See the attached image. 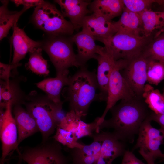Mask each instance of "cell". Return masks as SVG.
Returning a JSON list of instances; mask_svg holds the SVG:
<instances>
[{
	"instance_id": "obj_33",
	"label": "cell",
	"mask_w": 164,
	"mask_h": 164,
	"mask_svg": "<svg viewBox=\"0 0 164 164\" xmlns=\"http://www.w3.org/2000/svg\"><path fill=\"white\" fill-rule=\"evenodd\" d=\"M139 152L146 162L147 164H155V159L150 153L142 149H139Z\"/></svg>"
},
{
	"instance_id": "obj_14",
	"label": "cell",
	"mask_w": 164,
	"mask_h": 164,
	"mask_svg": "<svg viewBox=\"0 0 164 164\" xmlns=\"http://www.w3.org/2000/svg\"><path fill=\"white\" fill-rule=\"evenodd\" d=\"M97 53L96 60L98 63L96 74L98 86L99 101H106L109 79L116 61L105 46L98 45Z\"/></svg>"
},
{
	"instance_id": "obj_2",
	"label": "cell",
	"mask_w": 164,
	"mask_h": 164,
	"mask_svg": "<svg viewBox=\"0 0 164 164\" xmlns=\"http://www.w3.org/2000/svg\"><path fill=\"white\" fill-rule=\"evenodd\" d=\"M91 137L90 144L70 149L73 164H112L126 150V142L113 132L95 131Z\"/></svg>"
},
{
	"instance_id": "obj_25",
	"label": "cell",
	"mask_w": 164,
	"mask_h": 164,
	"mask_svg": "<svg viewBox=\"0 0 164 164\" xmlns=\"http://www.w3.org/2000/svg\"><path fill=\"white\" fill-rule=\"evenodd\" d=\"M115 22L118 31L142 35V22L139 14L130 11L124 7L120 19Z\"/></svg>"
},
{
	"instance_id": "obj_31",
	"label": "cell",
	"mask_w": 164,
	"mask_h": 164,
	"mask_svg": "<svg viewBox=\"0 0 164 164\" xmlns=\"http://www.w3.org/2000/svg\"><path fill=\"white\" fill-rule=\"evenodd\" d=\"M121 164H147L138 159L132 151L126 150L123 155Z\"/></svg>"
},
{
	"instance_id": "obj_29",
	"label": "cell",
	"mask_w": 164,
	"mask_h": 164,
	"mask_svg": "<svg viewBox=\"0 0 164 164\" xmlns=\"http://www.w3.org/2000/svg\"><path fill=\"white\" fill-rule=\"evenodd\" d=\"M148 59L147 82L151 85H158L164 79V63Z\"/></svg>"
},
{
	"instance_id": "obj_32",
	"label": "cell",
	"mask_w": 164,
	"mask_h": 164,
	"mask_svg": "<svg viewBox=\"0 0 164 164\" xmlns=\"http://www.w3.org/2000/svg\"><path fill=\"white\" fill-rule=\"evenodd\" d=\"M17 6L21 5L24 6L31 7H37L41 5L44 1L42 0H11Z\"/></svg>"
},
{
	"instance_id": "obj_4",
	"label": "cell",
	"mask_w": 164,
	"mask_h": 164,
	"mask_svg": "<svg viewBox=\"0 0 164 164\" xmlns=\"http://www.w3.org/2000/svg\"><path fill=\"white\" fill-rule=\"evenodd\" d=\"M63 102L56 103L47 96L35 91L26 95L23 104L35 119L42 136V142L46 141L56 129L57 125L66 116L62 110Z\"/></svg>"
},
{
	"instance_id": "obj_38",
	"label": "cell",
	"mask_w": 164,
	"mask_h": 164,
	"mask_svg": "<svg viewBox=\"0 0 164 164\" xmlns=\"http://www.w3.org/2000/svg\"><path fill=\"white\" fill-rule=\"evenodd\" d=\"M163 94L164 95V93H163Z\"/></svg>"
},
{
	"instance_id": "obj_37",
	"label": "cell",
	"mask_w": 164,
	"mask_h": 164,
	"mask_svg": "<svg viewBox=\"0 0 164 164\" xmlns=\"http://www.w3.org/2000/svg\"><path fill=\"white\" fill-rule=\"evenodd\" d=\"M162 4H164V0H163V3Z\"/></svg>"
},
{
	"instance_id": "obj_9",
	"label": "cell",
	"mask_w": 164,
	"mask_h": 164,
	"mask_svg": "<svg viewBox=\"0 0 164 164\" xmlns=\"http://www.w3.org/2000/svg\"><path fill=\"white\" fill-rule=\"evenodd\" d=\"M61 145L49 138L35 147L23 148L22 159L28 164H67L68 158L63 153Z\"/></svg>"
},
{
	"instance_id": "obj_24",
	"label": "cell",
	"mask_w": 164,
	"mask_h": 164,
	"mask_svg": "<svg viewBox=\"0 0 164 164\" xmlns=\"http://www.w3.org/2000/svg\"><path fill=\"white\" fill-rule=\"evenodd\" d=\"M0 7V40L7 37L10 29L13 27L21 16L30 7L24 6L19 11H11L8 8V0H1Z\"/></svg>"
},
{
	"instance_id": "obj_1",
	"label": "cell",
	"mask_w": 164,
	"mask_h": 164,
	"mask_svg": "<svg viewBox=\"0 0 164 164\" xmlns=\"http://www.w3.org/2000/svg\"><path fill=\"white\" fill-rule=\"evenodd\" d=\"M110 110L111 117L104 119L97 131L104 128L113 129L112 132L121 140L130 143L134 141L142 123L149 118L152 112L142 97L136 95L121 100Z\"/></svg>"
},
{
	"instance_id": "obj_8",
	"label": "cell",
	"mask_w": 164,
	"mask_h": 164,
	"mask_svg": "<svg viewBox=\"0 0 164 164\" xmlns=\"http://www.w3.org/2000/svg\"><path fill=\"white\" fill-rule=\"evenodd\" d=\"M71 36H47L41 41V47L54 66L56 75L69 70L70 67H82L74 52Z\"/></svg>"
},
{
	"instance_id": "obj_34",
	"label": "cell",
	"mask_w": 164,
	"mask_h": 164,
	"mask_svg": "<svg viewBox=\"0 0 164 164\" xmlns=\"http://www.w3.org/2000/svg\"><path fill=\"white\" fill-rule=\"evenodd\" d=\"M149 119L157 123L160 126L161 128L164 129V114H156L152 111L149 117Z\"/></svg>"
},
{
	"instance_id": "obj_21",
	"label": "cell",
	"mask_w": 164,
	"mask_h": 164,
	"mask_svg": "<svg viewBox=\"0 0 164 164\" xmlns=\"http://www.w3.org/2000/svg\"><path fill=\"white\" fill-rule=\"evenodd\" d=\"M139 14L142 22V36L151 37L155 32L154 38L164 32V11H154L148 9Z\"/></svg>"
},
{
	"instance_id": "obj_18",
	"label": "cell",
	"mask_w": 164,
	"mask_h": 164,
	"mask_svg": "<svg viewBox=\"0 0 164 164\" xmlns=\"http://www.w3.org/2000/svg\"><path fill=\"white\" fill-rule=\"evenodd\" d=\"M13 107V112L17 128L19 145L24 139L39 130L35 119L25 108L20 104Z\"/></svg>"
},
{
	"instance_id": "obj_36",
	"label": "cell",
	"mask_w": 164,
	"mask_h": 164,
	"mask_svg": "<svg viewBox=\"0 0 164 164\" xmlns=\"http://www.w3.org/2000/svg\"><path fill=\"white\" fill-rule=\"evenodd\" d=\"M158 157L162 158L164 159V154L161 153L157 156V158Z\"/></svg>"
},
{
	"instance_id": "obj_16",
	"label": "cell",
	"mask_w": 164,
	"mask_h": 164,
	"mask_svg": "<svg viewBox=\"0 0 164 164\" xmlns=\"http://www.w3.org/2000/svg\"><path fill=\"white\" fill-rule=\"evenodd\" d=\"M11 41L13 55L11 64L17 67L21 65L19 61L24 59L26 54L34 48L41 47V41H34L28 37L23 29L17 26V23L12 27Z\"/></svg>"
},
{
	"instance_id": "obj_6",
	"label": "cell",
	"mask_w": 164,
	"mask_h": 164,
	"mask_svg": "<svg viewBox=\"0 0 164 164\" xmlns=\"http://www.w3.org/2000/svg\"><path fill=\"white\" fill-rule=\"evenodd\" d=\"M82 117L78 112L70 110L57 125L53 138L70 149L81 148L84 144L78 142V140L85 136L91 137L97 129L95 120L87 123L82 120Z\"/></svg>"
},
{
	"instance_id": "obj_10",
	"label": "cell",
	"mask_w": 164,
	"mask_h": 164,
	"mask_svg": "<svg viewBox=\"0 0 164 164\" xmlns=\"http://www.w3.org/2000/svg\"><path fill=\"white\" fill-rule=\"evenodd\" d=\"M128 62V61L123 60L116 61L109 79L106 108L102 116L95 119L97 126L105 119L108 111L118 101L136 95L120 72Z\"/></svg>"
},
{
	"instance_id": "obj_35",
	"label": "cell",
	"mask_w": 164,
	"mask_h": 164,
	"mask_svg": "<svg viewBox=\"0 0 164 164\" xmlns=\"http://www.w3.org/2000/svg\"><path fill=\"white\" fill-rule=\"evenodd\" d=\"M22 160L21 155V153L18 154V161L16 164H22Z\"/></svg>"
},
{
	"instance_id": "obj_30",
	"label": "cell",
	"mask_w": 164,
	"mask_h": 164,
	"mask_svg": "<svg viewBox=\"0 0 164 164\" xmlns=\"http://www.w3.org/2000/svg\"><path fill=\"white\" fill-rule=\"evenodd\" d=\"M124 7L128 10L138 14L149 9L152 4L157 2L160 4L161 0H122Z\"/></svg>"
},
{
	"instance_id": "obj_20",
	"label": "cell",
	"mask_w": 164,
	"mask_h": 164,
	"mask_svg": "<svg viewBox=\"0 0 164 164\" xmlns=\"http://www.w3.org/2000/svg\"><path fill=\"white\" fill-rule=\"evenodd\" d=\"M10 77L5 80H0V106L1 109L5 110L9 102L11 103L12 107L18 104H23L26 99V95L21 89L19 81L16 79H11Z\"/></svg>"
},
{
	"instance_id": "obj_13",
	"label": "cell",
	"mask_w": 164,
	"mask_h": 164,
	"mask_svg": "<svg viewBox=\"0 0 164 164\" xmlns=\"http://www.w3.org/2000/svg\"><path fill=\"white\" fill-rule=\"evenodd\" d=\"M151 121L149 117L142 123L132 151L138 148L143 149L152 154L155 159L162 153L159 147L163 142L164 129L154 128L151 125Z\"/></svg>"
},
{
	"instance_id": "obj_22",
	"label": "cell",
	"mask_w": 164,
	"mask_h": 164,
	"mask_svg": "<svg viewBox=\"0 0 164 164\" xmlns=\"http://www.w3.org/2000/svg\"><path fill=\"white\" fill-rule=\"evenodd\" d=\"M69 70L54 78H48L36 84L38 88L46 94L48 98L53 102L58 103L61 101L60 95L63 88L67 85L70 77Z\"/></svg>"
},
{
	"instance_id": "obj_5",
	"label": "cell",
	"mask_w": 164,
	"mask_h": 164,
	"mask_svg": "<svg viewBox=\"0 0 164 164\" xmlns=\"http://www.w3.org/2000/svg\"><path fill=\"white\" fill-rule=\"evenodd\" d=\"M153 39L125 31L119 30L113 36L97 41L102 43L115 61H129L142 56Z\"/></svg>"
},
{
	"instance_id": "obj_7",
	"label": "cell",
	"mask_w": 164,
	"mask_h": 164,
	"mask_svg": "<svg viewBox=\"0 0 164 164\" xmlns=\"http://www.w3.org/2000/svg\"><path fill=\"white\" fill-rule=\"evenodd\" d=\"M31 20L47 36H71L75 30L55 5L47 1L35 7Z\"/></svg>"
},
{
	"instance_id": "obj_23",
	"label": "cell",
	"mask_w": 164,
	"mask_h": 164,
	"mask_svg": "<svg viewBox=\"0 0 164 164\" xmlns=\"http://www.w3.org/2000/svg\"><path fill=\"white\" fill-rule=\"evenodd\" d=\"M88 7L91 12L111 20L121 15L124 6L122 0H95L91 2Z\"/></svg>"
},
{
	"instance_id": "obj_15",
	"label": "cell",
	"mask_w": 164,
	"mask_h": 164,
	"mask_svg": "<svg viewBox=\"0 0 164 164\" xmlns=\"http://www.w3.org/2000/svg\"><path fill=\"white\" fill-rule=\"evenodd\" d=\"M82 28V30L92 36L95 40L111 36L118 31L115 22L94 13L85 17Z\"/></svg>"
},
{
	"instance_id": "obj_27",
	"label": "cell",
	"mask_w": 164,
	"mask_h": 164,
	"mask_svg": "<svg viewBox=\"0 0 164 164\" xmlns=\"http://www.w3.org/2000/svg\"><path fill=\"white\" fill-rule=\"evenodd\" d=\"M41 47L34 48L29 52V58L26 65L34 73L40 75H47L49 73L47 60L42 56Z\"/></svg>"
},
{
	"instance_id": "obj_28",
	"label": "cell",
	"mask_w": 164,
	"mask_h": 164,
	"mask_svg": "<svg viewBox=\"0 0 164 164\" xmlns=\"http://www.w3.org/2000/svg\"><path fill=\"white\" fill-rule=\"evenodd\" d=\"M142 55L147 58L164 63V34L153 39L147 46Z\"/></svg>"
},
{
	"instance_id": "obj_12",
	"label": "cell",
	"mask_w": 164,
	"mask_h": 164,
	"mask_svg": "<svg viewBox=\"0 0 164 164\" xmlns=\"http://www.w3.org/2000/svg\"><path fill=\"white\" fill-rule=\"evenodd\" d=\"M148 59L142 55L128 61L120 70L121 74L136 95L142 97L147 82Z\"/></svg>"
},
{
	"instance_id": "obj_17",
	"label": "cell",
	"mask_w": 164,
	"mask_h": 164,
	"mask_svg": "<svg viewBox=\"0 0 164 164\" xmlns=\"http://www.w3.org/2000/svg\"><path fill=\"white\" fill-rule=\"evenodd\" d=\"M54 2L60 7L64 17L68 18L75 30L82 27L83 21L88 13L91 2L84 0H56Z\"/></svg>"
},
{
	"instance_id": "obj_3",
	"label": "cell",
	"mask_w": 164,
	"mask_h": 164,
	"mask_svg": "<svg viewBox=\"0 0 164 164\" xmlns=\"http://www.w3.org/2000/svg\"><path fill=\"white\" fill-rule=\"evenodd\" d=\"M63 89V97L69 102L70 110L86 116L91 104L99 100L98 86L95 71L81 67L70 77L68 84Z\"/></svg>"
},
{
	"instance_id": "obj_11",
	"label": "cell",
	"mask_w": 164,
	"mask_h": 164,
	"mask_svg": "<svg viewBox=\"0 0 164 164\" xmlns=\"http://www.w3.org/2000/svg\"><path fill=\"white\" fill-rule=\"evenodd\" d=\"M12 106L9 102L5 110L0 111V138L2 156L0 164H4L7 158L15 151L21 152L19 148L17 128L12 113Z\"/></svg>"
},
{
	"instance_id": "obj_26",
	"label": "cell",
	"mask_w": 164,
	"mask_h": 164,
	"mask_svg": "<svg viewBox=\"0 0 164 164\" xmlns=\"http://www.w3.org/2000/svg\"><path fill=\"white\" fill-rule=\"evenodd\" d=\"M142 97L150 109L156 114H164V95L151 84H146Z\"/></svg>"
},
{
	"instance_id": "obj_19",
	"label": "cell",
	"mask_w": 164,
	"mask_h": 164,
	"mask_svg": "<svg viewBox=\"0 0 164 164\" xmlns=\"http://www.w3.org/2000/svg\"><path fill=\"white\" fill-rule=\"evenodd\" d=\"M77 49V60L81 67L86 66L87 62L91 59H96L98 45L96 44L94 37L82 30L71 36Z\"/></svg>"
}]
</instances>
